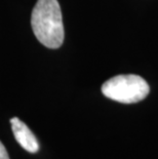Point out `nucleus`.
Wrapping results in <instances>:
<instances>
[{
  "label": "nucleus",
  "instance_id": "nucleus-1",
  "mask_svg": "<svg viewBox=\"0 0 158 159\" xmlns=\"http://www.w3.org/2000/svg\"><path fill=\"white\" fill-rule=\"evenodd\" d=\"M31 26L41 44L59 48L63 44L65 32L58 0H38L31 15Z\"/></svg>",
  "mask_w": 158,
  "mask_h": 159
},
{
  "label": "nucleus",
  "instance_id": "nucleus-2",
  "mask_svg": "<svg viewBox=\"0 0 158 159\" xmlns=\"http://www.w3.org/2000/svg\"><path fill=\"white\" fill-rule=\"evenodd\" d=\"M106 98L122 104H134L143 101L150 93L147 81L139 75H117L102 85Z\"/></svg>",
  "mask_w": 158,
  "mask_h": 159
},
{
  "label": "nucleus",
  "instance_id": "nucleus-3",
  "mask_svg": "<svg viewBox=\"0 0 158 159\" xmlns=\"http://www.w3.org/2000/svg\"><path fill=\"white\" fill-rule=\"evenodd\" d=\"M11 129L16 142L21 145L23 149L30 153H36L39 150V143L37 141L34 134L27 125L19 119L18 117H13L11 119Z\"/></svg>",
  "mask_w": 158,
  "mask_h": 159
},
{
  "label": "nucleus",
  "instance_id": "nucleus-4",
  "mask_svg": "<svg viewBox=\"0 0 158 159\" xmlns=\"http://www.w3.org/2000/svg\"><path fill=\"white\" fill-rule=\"evenodd\" d=\"M0 159H9L7 151H6L4 145L1 143V141H0Z\"/></svg>",
  "mask_w": 158,
  "mask_h": 159
}]
</instances>
